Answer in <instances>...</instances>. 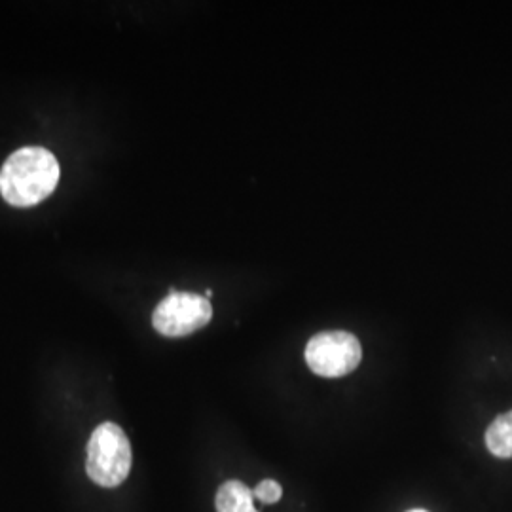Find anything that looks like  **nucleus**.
I'll return each mask as SVG.
<instances>
[{
    "label": "nucleus",
    "instance_id": "0eeeda50",
    "mask_svg": "<svg viewBox=\"0 0 512 512\" xmlns=\"http://www.w3.org/2000/svg\"><path fill=\"white\" fill-rule=\"evenodd\" d=\"M253 495H255V499H258V501L264 503V505H274V503H277V501L281 499L283 488H281L275 480H272V478H266V480H260V482L256 484Z\"/></svg>",
    "mask_w": 512,
    "mask_h": 512
},
{
    "label": "nucleus",
    "instance_id": "6e6552de",
    "mask_svg": "<svg viewBox=\"0 0 512 512\" xmlns=\"http://www.w3.org/2000/svg\"><path fill=\"white\" fill-rule=\"evenodd\" d=\"M406 512H429V511H425V509H412V511H406Z\"/></svg>",
    "mask_w": 512,
    "mask_h": 512
},
{
    "label": "nucleus",
    "instance_id": "39448f33",
    "mask_svg": "<svg viewBox=\"0 0 512 512\" xmlns=\"http://www.w3.org/2000/svg\"><path fill=\"white\" fill-rule=\"evenodd\" d=\"M217 512H258L255 507V495L243 482L226 480L217 492Z\"/></svg>",
    "mask_w": 512,
    "mask_h": 512
},
{
    "label": "nucleus",
    "instance_id": "423d86ee",
    "mask_svg": "<svg viewBox=\"0 0 512 512\" xmlns=\"http://www.w3.org/2000/svg\"><path fill=\"white\" fill-rule=\"evenodd\" d=\"M486 446L495 458H512V410L495 418L486 431Z\"/></svg>",
    "mask_w": 512,
    "mask_h": 512
},
{
    "label": "nucleus",
    "instance_id": "7ed1b4c3",
    "mask_svg": "<svg viewBox=\"0 0 512 512\" xmlns=\"http://www.w3.org/2000/svg\"><path fill=\"white\" fill-rule=\"evenodd\" d=\"M304 357L313 374L321 378H342L359 366L363 348L351 332L329 330L311 338Z\"/></svg>",
    "mask_w": 512,
    "mask_h": 512
},
{
    "label": "nucleus",
    "instance_id": "f03ea898",
    "mask_svg": "<svg viewBox=\"0 0 512 512\" xmlns=\"http://www.w3.org/2000/svg\"><path fill=\"white\" fill-rule=\"evenodd\" d=\"M133 454L124 429L112 421L101 423L88 442L86 473L97 486L116 488L131 471Z\"/></svg>",
    "mask_w": 512,
    "mask_h": 512
},
{
    "label": "nucleus",
    "instance_id": "20e7f679",
    "mask_svg": "<svg viewBox=\"0 0 512 512\" xmlns=\"http://www.w3.org/2000/svg\"><path fill=\"white\" fill-rule=\"evenodd\" d=\"M213 319L209 298L171 289L152 313V325L162 336L183 338L203 329Z\"/></svg>",
    "mask_w": 512,
    "mask_h": 512
},
{
    "label": "nucleus",
    "instance_id": "f257e3e1",
    "mask_svg": "<svg viewBox=\"0 0 512 512\" xmlns=\"http://www.w3.org/2000/svg\"><path fill=\"white\" fill-rule=\"evenodd\" d=\"M59 177V162L48 148H19L0 169V194L14 207H33L54 192Z\"/></svg>",
    "mask_w": 512,
    "mask_h": 512
}]
</instances>
